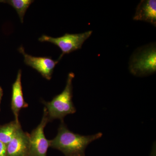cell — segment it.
<instances>
[{"label":"cell","mask_w":156,"mask_h":156,"mask_svg":"<svg viewBox=\"0 0 156 156\" xmlns=\"http://www.w3.org/2000/svg\"><path fill=\"white\" fill-rule=\"evenodd\" d=\"M5 3V0H0V3Z\"/></svg>","instance_id":"obj_14"},{"label":"cell","mask_w":156,"mask_h":156,"mask_svg":"<svg viewBox=\"0 0 156 156\" xmlns=\"http://www.w3.org/2000/svg\"><path fill=\"white\" fill-rule=\"evenodd\" d=\"M3 95V90L2 88L0 87V106H1V101H2V98ZM0 110H1V107H0Z\"/></svg>","instance_id":"obj_13"},{"label":"cell","mask_w":156,"mask_h":156,"mask_svg":"<svg viewBox=\"0 0 156 156\" xmlns=\"http://www.w3.org/2000/svg\"><path fill=\"white\" fill-rule=\"evenodd\" d=\"M133 20L149 23L156 26V0H142L136 9Z\"/></svg>","instance_id":"obj_9"},{"label":"cell","mask_w":156,"mask_h":156,"mask_svg":"<svg viewBox=\"0 0 156 156\" xmlns=\"http://www.w3.org/2000/svg\"><path fill=\"white\" fill-rule=\"evenodd\" d=\"M49 121L48 112L44 107L41 123L29 134L28 156H47L48 148L50 147V140L46 138L44 130Z\"/></svg>","instance_id":"obj_5"},{"label":"cell","mask_w":156,"mask_h":156,"mask_svg":"<svg viewBox=\"0 0 156 156\" xmlns=\"http://www.w3.org/2000/svg\"><path fill=\"white\" fill-rule=\"evenodd\" d=\"M18 51L23 55L26 65L36 70L46 80H51L53 70L59 60H54L50 57L31 56L26 53L23 46L20 47Z\"/></svg>","instance_id":"obj_6"},{"label":"cell","mask_w":156,"mask_h":156,"mask_svg":"<svg viewBox=\"0 0 156 156\" xmlns=\"http://www.w3.org/2000/svg\"><path fill=\"white\" fill-rule=\"evenodd\" d=\"M22 71L20 69L17 73L16 80L12 86L11 108L14 114L15 121L19 122V115L21 109L28 106L23 97L22 83Z\"/></svg>","instance_id":"obj_8"},{"label":"cell","mask_w":156,"mask_h":156,"mask_svg":"<svg viewBox=\"0 0 156 156\" xmlns=\"http://www.w3.org/2000/svg\"><path fill=\"white\" fill-rule=\"evenodd\" d=\"M74 77V73H70L63 91L53 98L51 101L43 102L48 112L49 120L58 119L62 121L67 115L76 112V108L72 100L73 80Z\"/></svg>","instance_id":"obj_2"},{"label":"cell","mask_w":156,"mask_h":156,"mask_svg":"<svg viewBox=\"0 0 156 156\" xmlns=\"http://www.w3.org/2000/svg\"><path fill=\"white\" fill-rule=\"evenodd\" d=\"M7 156V145L0 141V156Z\"/></svg>","instance_id":"obj_12"},{"label":"cell","mask_w":156,"mask_h":156,"mask_svg":"<svg viewBox=\"0 0 156 156\" xmlns=\"http://www.w3.org/2000/svg\"><path fill=\"white\" fill-rule=\"evenodd\" d=\"M29 134L22 128L7 145L6 156H28Z\"/></svg>","instance_id":"obj_7"},{"label":"cell","mask_w":156,"mask_h":156,"mask_svg":"<svg viewBox=\"0 0 156 156\" xmlns=\"http://www.w3.org/2000/svg\"><path fill=\"white\" fill-rule=\"evenodd\" d=\"M129 69L133 75L144 76L156 71L155 44H150L137 48L131 55Z\"/></svg>","instance_id":"obj_3"},{"label":"cell","mask_w":156,"mask_h":156,"mask_svg":"<svg viewBox=\"0 0 156 156\" xmlns=\"http://www.w3.org/2000/svg\"><path fill=\"white\" fill-rule=\"evenodd\" d=\"M34 2L32 0H8L5 1V3L9 4L15 9L23 23L26 12Z\"/></svg>","instance_id":"obj_11"},{"label":"cell","mask_w":156,"mask_h":156,"mask_svg":"<svg viewBox=\"0 0 156 156\" xmlns=\"http://www.w3.org/2000/svg\"><path fill=\"white\" fill-rule=\"evenodd\" d=\"M21 128L20 122L15 120L0 126V141L7 145Z\"/></svg>","instance_id":"obj_10"},{"label":"cell","mask_w":156,"mask_h":156,"mask_svg":"<svg viewBox=\"0 0 156 156\" xmlns=\"http://www.w3.org/2000/svg\"><path fill=\"white\" fill-rule=\"evenodd\" d=\"M102 135L101 132L87 136L76 134L70 131L62 121L57 135L50 140V147L60 151L66 156H85L87 147Z\"/></svg>","instance_id":"obj_1"},{"label":"cell","mask_w":156,"mask_h":156,"mask_svg":"<svg viewBox=\"0 0 156 156\" xmlns=\"http://www.w3.org/2000/svg\"><path fill=\"white\" fill-rule=\"evenodd\" d=\"M92 34V30L80 34L66 33L62 36L56 38L43 35L39 38V41L42 42H50L60 48L62 52L58 58V60H60L65 54H69L80 49L84 42L91 36Z\"/></svg>","instance_id":"obj_4"}]
</instances>
